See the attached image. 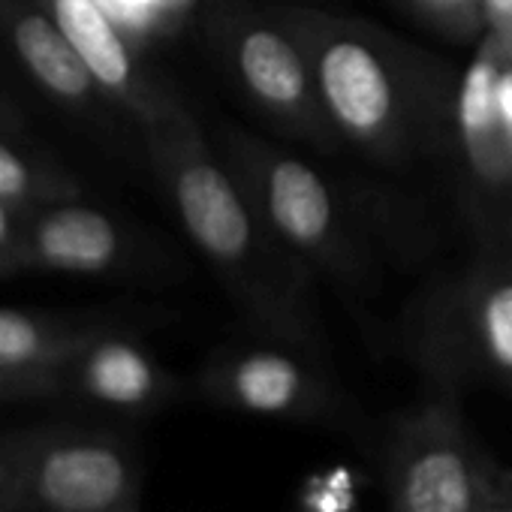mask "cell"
I'll list each match as a JSON object with an SVG mask.
<instances>
[{
    "instance_id": "6da1fadb",
    "label": "cell",
    "mask_w": 512,
    "mask_h": 512,
    "mask_svg": "<svg viewBox=\"0 0 512 512\" xmlns=\"http://www.w3.org/2000/svg\"><path fill=\"white\" fill-rule=\"evenodd\" d=\"M148 145L187 238L220 278L241 320L266 341L329 362L317 272L250 208L190 109L151 127Z\"/></svg>"
},
{
    "instance_id": "7a4b0ae2",
    "label": "cell",
    "mask_w": 512,
    "mask_h": 512,
    "mask_svg": "<svg viewBox=\"0 0 512 512\" xmlns=\"http://www.w3.org/2000/svg\"><path fill=\"white\" fill-rule=\"evenodd\" d=\"M299 37L323 109L344 142L380 163L404 160L422 124V85L383 31L317 4H272Z\"/></svg>"
},
{
    "instance_id": "3957f363",
    "label": "cell",
    "mask_w": 512,
    "mask_h": 512,
    "mask_svg": "<svg viewBox=\"0 0 512 512\" xmlns=\"http://www.w3.org/2000/svg\"><path fill=\"white\" fill-rule=\"evenodd\" d=\"M223 163L250 208L308 269L353 290L371 287V256L320 169L238 127L223 133Z\"/></svg>"
},
{
    "instance_id": "277c9868",
    "label": "cell",
    "mask_w": 512,
    "mask_h": 512,
    "mask_svg": "<svg viewBox=\"0 0 512 512\" xmlns=\"http://www.w3.org/2000/svg\"><path fill=\"white\" fill-rule=\"evenodd\" d=\"M202 28L208 49L256 112L311 148L335 151L344 142L323 109L299 37L272 4L220 0L205 10Z\"/></svg>"
},
{
    "instance_id": "5b68a950",
    "label": "cell",
    "mask_w": 512,
    "mask_h": 512,
    "mask_svg": "<svg viewBox=\"0 0 512 512\" xmlns=\"http://www.w3.org/2000/svg\"><path fill=\"white\" fill-rule=\"evenodd\" d=\"M410 356L434 392L488 383L512 398V260H485L437 296L410 329Z\"/></svg>"
},
{
    "instance_id": "8992f818",
    "label": "cell",
    "mask_w": 512,
    "mask_h": 512,
    "mask_svg": "<svg viewBox=\"0 0 512 512\" xmlns=\"http://www.w3.org/2000/svg\"><path fill=\"white\" fill-rule=\"evenodd\" d=\"M488 458L464 419L461 395L431 389L389 428V512H479Z\"/></svg>"
},
{
    "instance_id": "52a82bcc",
    "label": "cell",
    "mask_w": 512,
    "mask_h": 512,
    "mask_svg": "<svg viewBox=\"0 0 512 512\" xmlns=\"http://www.w3.org/2000/svg\"><path fill=\"white\" fill-rule=\"evenodd\" d=\"M196 389L220 410L278 422L344 425L353 410L323 359L266 338L220 347L202 365Z\"/></svg>"
},
{
    "instance_id": "ba28073f",
    "label": "cell",
    "mask_w": 512,
    "mask_h": 512,
    "mask_svg": "<svg viewBox=\"0 0 512 512\" xmlns=\"http://www.w3.org/2000/svg\"><path fill=\"white\" fill-rule=\"evenodd\" d=\"M31 485L52 512H124L136 497L139 473L118 440L76 434L34 458Z\"/></svg>"
},
{
    "instance_id": "9c48e42d",
    "label": "cell",
    "mask_w": 512,
    "mask_h": 512,
    "mask_svg": "<svg viewBox=\"0 0 512 512\" xmlns=\"http://www.w3.org/2000/svg\"><path fill=\"white\" fill-rule=\"evenodd\" d=\"M52 19L82 55L100 91L124 103L145 130L175 118L187 106L163 85L154 82L136 61L121 28L100 0H52Z\"/></svg>"
},
{
    "instance_id": "30bf717a",
    "label": "cell",
    "mask_w": 512,
    "mask_h": 512,
    "mask_svg": "<svg viewBox=\"0 0 512 512\" xmlns=\"http://www.w3.org/2000/svg\"><path fill=\"white\" fill-rule=\"evenodd\" d=\"M512 58L509 46L497 34H485L479 52L467 64L455 100V121L464 157L479 181L491 187H503L512 172L509 142L497 115V76Z\"/></svg>"
},
{
    "instance_id": "8fae6325",
    "label": "cell",
    "mask_w": 512,
    "mask_h": 512,
    "mask_svg": "<svg viewBox=\"0 0 512 512\" xmlns=\"http://www.w3.org/2000/svg\"><path fill=\"white\" fill-rule=\"evenodd\" d=\"M79 383L88 398L118 410H151L175 392L172 377L130 338H97L82 350Z\"/></svg>"
},
{
    "instance_id": "7c38bea8",
    "label": "cell",
    "mask_w": 512,
    "mask_h": 512,
    "mask_svg": "<svg viewBox=\"0 0 512 512\" xmlns=\"http://www.w3.org/2000/svg\"><path fill=\"white\" fill-rule=\"evenodd\" d=\"M31 250L58 272L103 275L121 260L124 241L109 214L88 205H64L37 223Z\"/></svg>"
},
{
    "instance_id": "4fadbf2b",
    "label": "cell",
    "mask_w": 512,
    "mask_h": 512,
    "mask_svg": "<svg viewBox=\"0 0 512 512\" xmlns=\"http://www.w3.org/2000/svg\"><path fill=\"white\" fill-rule=\"evenodd\" d=\"M13 46L31 76L64 103H88L97 82L52 16L25 13L13 22Z\"/></svg>"
},
{
    "instance_id": "5bb4252c",
    "label": "cell",
    "mask_w": 512,
    "mask_h": 512,
    "mask_svg": "<svg viewBox=\"0 0 512 512\" xmlns=\"http://www.w3.org/2000/svg\"><path fill=\"white\" fill-rule=\"evenodd\" d=\"M91 344V338H58L49 335V329L22 314V311H10L0 308V371H25V368H37L43 362H58L70 353H82Z\"/></svg>"
},
{
    "instance_id": "9a60e30c",
    "label": "cell",
    "mask_w": 512,
    "mask_h": 512,
    "mask_svg": "<svg viewBox=\"0 0 512 512\" xmlns=\"http://www.w3.org/2000/svg\"><path fill=\"white\" fill-rule=\"evenodd\" d=\"M401 4L425 25L455 40H470L485 28L482 0H401Z\"/></svg>"
},
{
    "instance_id": "2e32d148",
    "label": "cell",
    "mask_w": 512,
    "mask_h": 512,
    "mask_svg": "<svg viewBox=\"0 0 512 512\" xmlns=\"http://www.w3.org/2000/svg\"><path fill=\"white\" fill-rule=\"evenodd\" d=\"M31 184H34V172L28 169V163L7 145H0V199L16 202L31 190Z\"/></svg>"
},
{
    "instance_id": "e0dca14e",
    "label": "cell",
    "mask_w": 512,
    "mask_h": 512,
    "mask_svg": "<svg viewBox=\"0 0 512 512\" xmlns=\"http://www.w3.org/2000/svg\"><path fill=\"white\" fill-rule=\"evenodd\" d=\"M479 512H512V470L503 467L494 455L488 458Z\"/></svg>"
},
{
    "instance_id": "ac0fdd59",
    "label": "cell",
    "mask_w": 512,
    "mask_h": 512,
    "mask_svg": "<svg viewBox=\"0 0 512 512\" xmlns=\"http://www.w3.org/2000/svg\"><path fill=\"white\" fill-rule=\"evenodd\" d=\"M485 31L497 34L512 52V0H482Z\"/></svg>"
},
{
    "instance_id": "d6986e66",
    "label": "cell",
    "mask_w": 512,
    "mask_h": 512,
    "mask_svg": "<svg viewBox=\"0 0 512 512\" xmlns=\"http://www.w3.org/2000/svg\"><path fill=\"white\" fill-rule=\"evenodd\" d=\"M497 115H500V127H503V136H506L509 154H512V58H506V64L497 76Z\"/></svg>"
},
{
    "instance_id": "ffe728a7",
    "label": "cell",
    "mask_w": 512,
    "mask_h": 512,
    "mask_svg": "<svg viewBox=\"0 0 512 512\" xmlns=\"http://www.w3.org/2000/svg\"><path fill=\"white\" fill-rule=\"evenodd\" d=\"M10 232H13V223H10V211H7L4 199H0V250L7 247V241H10Z\"/></svg>"
},
{
    "instance_id": "44dd1931",
    "label": "cell",
    "mask_w": 512,
    "mask_h": 512,
    "mask_svg": "<svg viewBox=\"0 0 512 512\" xmlns=\"http://www.w3.org/2000/svg\"><path fill=\"white\" fill-rule=\"evenodd\" d=\"M272 4H317V0H272Z\"/></svg>"
},
{
    "instance_id": "7402d4cb",
    "label": "cell",
    "mask_w": 512,
    "mask_h": 512,
    "mask_svg": "<svg viewBox=\"0 0 512 512\" xmlns=\"http://www.w3.org/2000/svg\"><path fill=\"white\" fill-rule=\"evenodd\" d=\"M4 374H7V371H0V377H4ZM0 383H4V380H0Z\"/></svg>"
},
{
    "instance_id": "603a6c76",
    "label": "cell",
    "mask_w": 512,
    "mask_h": 512,
    "mask_svg": "<svg viewBox=\"0 0 512 512\" xmlns=\"http://www.w3.org/2000/svg\"><path fill=\"white\" fill-rule=\"evenodd\" d=\"M509 184H512V172H509Z\"/></svg>"
}]
</instances>
